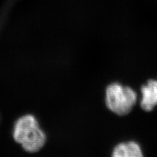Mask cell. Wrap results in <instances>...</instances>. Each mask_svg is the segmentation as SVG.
I'll return each instance as SVG.
<instances>
[{
  "mask_svg": "<svg viewBox=\"0 0 157 157\" xmlns=\"http://www.w3.org/2000/svg\"><path fill=\"white\" fill-rule=\"evenodd\" d=\"M13 137L24 150L30 153L40 150L46 142L45 134L32 115H24L17 121Z\"/></svg>",
  "mask_w": 157,
  "mask_h": 157,
  "instance_id": "obj_1",
  "label": "cell"
},
{
  "mask_svg": "<svg viewBox=\"0 0 157 157\" xmlns=\"http://www.w3.org/2000/svg\"><path fill=\"white\" fill-rule=\"evenodd\" d=\"M106 105L114 113L124 116L130 113L135 106L137 96L132 88L122 86L120 83L114 82L106 88Z\"/></svg>",
  "mask_w": 157,
  "mask_h": 157,
  "instance_id": "obj_2",
  "label": "cell"
},
{
  "mask_svg": "<svg viewBox=\"0 0 157 157\" xmlns=\"http://www.w3.org/2000/svg\"><path fill=\"white\" fill-rule=\"evenodd\" d=\"M141 107L145 111H152L157 105V80L149 79L141 87Z\"/></svg>",
  "mask_w": 157,
  "mask_h": 157,
  "instance_id": "obj_3",
  "label": "cell"
},
{
  "mask_svg": "<svg viewBox=\"0 0 157 157\" xmlns=\"http://www.w3.org/2000/svg\"><path fill=\"white\" fill-rule=\"evenodd\" d=\"M114 157H142L143 152L140 145L136 141H128L117 145L113 151Z\"/></svg>",
  "mask_w": 157,
  "mask_h": 157,
  "instance_id": "obj_4",
  "label": "cell"
}]
</instances>
